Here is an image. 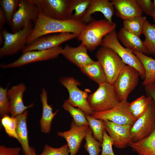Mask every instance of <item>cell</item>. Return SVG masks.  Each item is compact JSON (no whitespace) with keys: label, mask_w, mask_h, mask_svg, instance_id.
<instances>
[{"label":"cell","mask_w":155,"mask_h":155,"mask_svg":"<svg viewBox=\"0 0 155 155\" xmlns=\"http://www.w3.org/2000/svg\"><path fill=\"white\" fill-rule=\"evenodd\" d=\"M96 12L101 13L109 22H113L112 18L115 12V8L108 0H91L87 11L81 21L86 24L89 23L93 20L92 14Z\"/></svg>","instance_id":"obj_20"},{"label":"cell","mask_w":155,"mask_h":155,"mask_svg":"<svg viewBox=\"0 0 155 155\" xmlns=\"http://www.w3.org/2000/svg\"><path fill=\"white\" fill-rule=\"evenodd\" d=\"M116 16L123 20L142 16L143 11L136 0H112Z\"/></svg>","instance_id":"obj_19"},{"label":"cell","mask_w":155,"mask_h":155,"mask_svg":"<svg viewBox=\"0 0 155 155\" xmlns=\"http://www.w3.org/2000/svg\"><path fill=\"white\" fill-rule=\"evenodd\" d=\"M21 148L19 147H6L3 145L0 146V155H19Z\"/></svg>","instance_id":"obj_40"},{"label":"cell","mask_w":155,"mask_h":155,"mask_svg":"<svg viewBox=\"0 0 155 155\" xmlns=\"http://www.w3.org/2000/svg\"><path fill=\"white\" fill-rule=\"evenodd\" d=\"M145 90L147 97H150L155 103V83L145 86Z\"/></svg>","instance_id":"obj_42"},{"label":"cell","mask_w":155,"mask_h":155,"mask_svg":"<svg viewBox=\"0 0 155 155\" xmlns=\"http://www.w3.org/2000/svg\"><path fill=\"white\" fill-rule=\"evenodd\" d=\"M116 26L115 23L110 22L106 19L92 20L86 24L77 38L92 52L101 45L104 38L115 30Z\"/></svg>","instance_id":"obj_2"},{"label":"cell","mask_w":155,"mask_h":155,"mask_svg":"<svg viewBox=\"0 0 155 155\" xmlns=\"http://www.w3.org/2000/svg\"><path fill=\"white\" fill-rule=\"evenodd\" d=\"M40 12L50 18L59 20L71 18V0H31Z\"/></svg>","instance_id":"obj_7"},{"label":"cell","mask_w":155,"mask_h":155,"mask_svg":"<svg viewBox=\"0 0 155 155\" xmlns=\"http://www.w3.org/2000/svg\"><path fill=\"white\" fill-rule=\"evenodd\" d=\"M95 56L102 68L106 82L113 85L126 64L117 53L107 47L101 46Z\"/></svg>","instance_id":"obj_3"},{"label":"cell","mask_w":155,"mask_h":155,"mask_svg":"<svg viewBox=\"0 0 155 155\" xmlns=\"http://www.w3.org/2000/svg\"><path fill=\"white\" fill-rule=\"evenodd\" d=\"M88 126H78L73 120L69 130L57 133L59 136L63 137L66 140L70 150L69 155H76L78 151L89 128Z\"/></svg>","instance_id":"obj_16"},{"label":"cell","mask_w":155,"mask_h":155,"mask_svg":"<svg viewBox=\"0 0 155 155\" xmlns=\"http://www.w3.org/2000/svg\"><path fill=\"white\" fill-rule=\"evenodd\" d=\"M86 24L80 20L72 18L65 20L53 19L40 12L28 38L27 45L41 36L51 33H69L78 36Z\"/></svg>","instance_id":"obj_1"},{"label":"cell","mask_w":155,"mask_h":155,"mask_svg":"<svg viewBox=\"0 0 155 155\" xmlns=\"http://www.w3.org/2000/svg\"><path fill=\"white\" fill-rule=\"evenodd\" d=\"M143 12L152 17L154 11V5L150 0H136Z\"/></svg>","instance_id":"obj_38"},{"label":"cell","mask_w":155,"mask_h":155,"mask_svg":"<svg viewBox=\"0 0 155 155\" xmlns=\"http://www.w3.org/2000/svg\"><path fill=\"white\" fill-rule=\"evenodd\" d=\"M154 55H155V53L154 54Z\"/></svg>","instance_id":"obj_46"},{"label":"cell","mask_w":155,"mask_h":155,"mask_svg":"<svg viewBox=\"0 0 155 155\" xmlns=\"http://www.w3.org/2000/svg\"><path fill=\"white\" fill-rule=\"evenodd\" d=\"M62 49L59 46L45 50L28 51L12 63L1 64L0 66L3 68L17 67L33 62L54 59L61 54Z\"/></svg>","instance_id":"obj_13"},{"label":"cell","mask_w":155,"mask_h":155,"mask_svg":"<svg viewBox=\"0 0 155 155\" xmlns=\"http://www.w3.org/2000/svg\"><path fill=\"white\" fill-rule=\"evenodd\" d=\"M59 81L69 92V98L67 100V101L73 106L82 110L86 114L92 115L94 112L88 102V93L87 91L82 90L78 88V86L80 84V83L71 77L61 78Z\"/></svg>","instance_id":"obj_10"},{"label":"cell","mask_w":155,"mask_h":155,"mask_svg":"<svg viewBox=\"0 0 155 155\" xmlns=\"http://www.w3.org/2000/svg\"><path fill=\"white\" fill-rule=\"evenodd\" d=\"M91 0H71V8L74 13L71 18L81 21L86 13Z\"/></svg>","instance_id":"obj_31"},{"label":"cell","mask_w":155,"mask_h":155,"mask_svg":"<svg viewBox=\"0 0 155 155\" xmlns=\"http://www.w3.org/2000/svg\"><path fill=\"white\" fill-rule=\"evenodd\" d=\"M31 153L30 155H37L36 153L35 150L32 148L31 147Z\"/></svg>","instance_id":"obj_44"},{"label":"cell","mask_w":155,"mask_h":155,"mask_svg":"<svg viewBox=\"0 0 155 155\" xmlns=\"http://www.w3.org/2000/svg\"><path fill=\"white\" fill-rule=\"evenodd\" d=\"M63 108L68 112L73 117L75 124L78 126H89L85 113L79 108H76L70 104L67 100L63 103Z\"/></svg>","instance_id":"obj_29"},{"label":"cell","mask_w":155,"mask_h":155,"mask_svg":"<svg viewBox=\"0 0 155 155\" xmlns=\"http://www.w3.org/2000/svg\"><path fill=\"white\" fill-rule=\"evenodd\" d=\"M40 100L42 105V113L40 121L41 131L44 133H49L53 120L59 110L53 113L52 108L48 103L47 92L44 88L40 94Z\"/></svg>","instance_id":"obj_22"},{"label":"cell","mask_w":155,"mask_h":155,"mask_svg":"<svg viewBox=\"0 0 155 155\" xmlns=\"http://www.w3.org/2000/svg\"><path fill=\"white\" fill-rule=\"evenodd\" d=\"M85 116L90 128L92 131L94 137L102 144L103 131L105 130L103 121L96 119L92 115L86 113Z\"/></svg>","instance_id":"obj_30"},{"label":"cell","mask_w":155,"mask_h":155,"mask_svg":"<svg viewBox=\"0 0 155 155\" xmlns=\"http://www.w3.org/2000/svg\"><path fill=\"white\" fill-rule=\"evenodd\" d=\"M92 133V130L89 128L84 138L86 143L84 147L89 155H99L102 151L100 149L101 143L94 138Z\"/></svg>","instance_id":"obj_33"},{"label":"cell","mask_w":155,"mask_h":155,"mask_svg":"<svg viewBox=\"0 0 155 155\" xmlns=\"http://www.w3.org/2000/svg\"><path fill=\"white\" fill-rule=\"evenodd\" d=\"M155 129V103L152 100L145 113L131 126L130 133L133 142H137L146 138Z\"/></svg>","instance_id":"obj_9"},{"label":"cell","mask_w":155,"mask_h":155,"mask_svg":"<svg viewBox=\"0 0 155 155\" xmlns=\"http://www.w3.org/2000/svg\"><path fill=\"white\" fill-rule=\"evenodd\" d=\"M8 87L5 88H0V115L2 117L10 113V106L7 95Z\"/></svg>","instance_id":"obj_35"},{"label":"cell","mask_w":155,"mask_h":155,"mask_svg":"<svg viewBox=\"0 0 155 155\" xmlns=\"http://www.w3.org/2000/svg\"><path fill=\"white\" fill-rule=\"evenodd\" d=\"M88 104L94 112L108 110L120 102L113 85L105 82L100 85L94 92L88 96Z\"/></svg>","instance_id":"obj_4"},{"label":"cell","mask_w":155,"mask_h":155,"mask_svg":"<svg viewBox=\"0 0 155 155\" xmlns=\"http://www.w3.org/2000/svg\"><path fill=\"white\" fill-rule=\"evenodd\" d=\"M147 99V97L142 95L131 103H129V108L131 113L143 105L146 102Z\"/></svg>","instance_id":"obj_41"},{"label":"cell","mask_w":155,"mask_h":155,"mask_svg":"<svg viewBox=\"0 0 155 155\" xmlns=\"http://www.w3.org/2000/svg\"><path fill=\"white\" fill-rule=\"evenodd\" d=\"M133 53L139 59L145 69V77L142 85L145 86L155 83V59L139 52Z\"/></svg>","instance_id":"obj_24"},{"label":"cell","mask_w":155,"mask_h":155,"mask_svg":"<svg viewBox=\"0 0 155 155\" xmlns=\"http://www.w3.org/2000/svg\"><path fill=\"white\" fill-rule=\"evenodd\" d=\"M103 121L105 130L112 139L113 145L116 147L125 148L133 142L130 133L132 125L117 124L108 120Z\"/></svg>","instance_id":"obj_15"},{"label":"cell","mask_w":155,"mask_h":155,"mask_svg":"<svg viewBox=\"0 0 155 155\" xmlns=\"http://www.w3.org/2000/svg\"><path fill=\"white\" fill-rule=\"evenodd\" d=\"M101 46L108 47L113 50L118 54L126 64L136 69L138 72L141 78L144 80L145 72L142 63L131 51L121 44L118 39L117 33L115 30L104 38Z\"/></svg>","instance_id":"obj_6"},{"label":"cell","mask_w":155,"mask_h":155,"mask_svg":"<svg viewBox=\"0 0 155 155\" xmlns=\"http://www.w3.org/2000/svg\"><path fill=\"white\" fill-rule=\"evenodd\" d=\"M152 100L150 97H147V99L146 102L132 113L133 117L137 119L142 116L147 110Z\"/></svg>","instance_id":"obj_39"},{"label":"cell","mask_w":155,"mask_h":155,"mask_svg":"<svg viewBox=\"0 0 155 155\" xmlns=\"http://www.w3.org/2000/svg\"><path fill=\"white\" fill-rule=\"evenodd\" d=\"M70 150L67 144L59 148H54L46 144L39 155H69Z\"/></svg>","instance_id":"obj_36"},{"label":"cell","mask_w":155,"mask_h":155,"mask_svg":"<svg viewBox=\"0 0 155 155\" xmlns=\"http://www.w3.org/2000/svg\"><path fill=\"white\" fill-rule=\"evenodd\" d=\"M139 76L137 71L130 66L126 65L122 70L113 85L120 101L127 100L137 85Z\"/></svg>","instance_id":"obj_8"},{"label":"cell","mask_w":155,"mask_h":155,"mask_svg":"<svg viewBox=\"0 0 155 155\" xmlns=\"http://www.w3.org/2000/svg\"><path fill=\"white\" fill-rule=\"evenodd\" d=\"M28 112L26 110L22 114L16 117L17 125L16 132L17 140L20 144L25 155H30L31 147L29 145L27 125Z\"/></svg>","instance_id":"obj_23"},{"label":"cell","mask_w":155,"mask_h":155,"mask_svg":"<svg viewBox=\"0 0 155 155\" xmlns=\"http://www.w3.org/2000/svg\"><path fill=\"white\" fill-rule=\"evenodd\" d=\"M128 146L138 155H155V129L148 137Z\"/></svg>","instance_id":"obj_25"},{"label":"cell","mask_w":155,"mask_h":155,"mask_svg":"<svg viewBox=\"0 0 155 155\" xmlns=\"http://www.w3.org/2000/svg\"><path fill=\"white\" fill-rule=\"evenodd\" d=\"M26 90L25 84L21 83L12 86L7 90L11 116L16 117L23 113L27 109L33 106L32 103L28 106H25L24 103L23 97Z\"/></svg>","instance_id":"obj_17"},{"label":"cell","mask_w":155,"mask_h":155,"mask_svg":"<svg viewBox=\"0 0 155 155\" xmlns=\"http://www.w3.org/2000/svg\"><path fill=\"white\" fill-rule=\"evenodd\" d=\"M40 13L38 7L31 0H20L10 26L12 32L21 30L30 22L35 23Z\"/></svg>","instance_id":"obj_12"},{"label":"cell","mask_w":155,"mask_h":155,"mask_svg":"<svg viewBox=\"0 0 155 155\" xmlns=\"http://www.w3.org/2000/svg\"><path fill=\"white\" fill-rule=\"evenodd\" d=\"M33 28L32 22H30L23 29L15 33H9L5 29L0 31L4 38L3 45L0 49V58L14 55L24 50Z\"/></svg>","instance_id":"obj_5"},{"label":"cell","mask_w":155,"mask_h":155,"mask_svg":"<svg viewBox=\"0 0 155 155\" xmlns=\"http://www.w3.org/2000/svg\"><path fill=\"white\" fill-rule=\"evenodd\" d=\"M142 34L145 37L144 42L149 54L154 55L155 53V24H152L146 20Z\"/></svg>","instance_id":"obj_27"},{"label":"cell","mask_w":155,"mask_h":155,"mask_svg":"<svg viewBox=\"0 0 155 155\" xmlns=\"http://www.w3.org/2000/svg\"><path fill=\"white\" fill-rule=\"evenodd\" d=\"M129 103L127 100L120 101L114 107L106 111L94 112L92 116L96 119L108 120L117 124L132 125L137 119L129 110Z\"/></svg>","instance_id":"obj_11"},{"label":"cell","mask_w":155,"mask_h":155,"mask_svg":"<svg viewBox=\"0 0 155 155\" xmlns=\"http://www.w3.org/2000/svg\"><path fill=\"white\" fill-rule=\"evenodd\" d=\"M154 5L155 9H154V13L152 17L153 19V21L155 22V0H154Z\"/></svg>","instance_id":"obj_45"},{"label":"cell","mask_w":155,"mask_h":155,"mask_svg":"<svg viewBox=\"0 0 155 155\" xmlns=\"http://www.w3.org/2000/svg\"><path fill=\"white\" fill-rule=\"evenodd\" d=\"M1 123L7 135L10 137L17 139L18 137L16 132L17 119L16 117H10L8 115H5L1 118Z\"/></svg>","instance_id":"obj_34"},{"label":"cell","mask_w":155,"mask_h":155,"mask_svg":"<svg viewBox=\"0 0 155 155\" xmlns=\"http://www.w3.org/2000/svg\"><path fill=\"white\" fill-rule=\"evenodd\" d=\"M85 75L98 85L106 82L105 76L101 65L98 60L87 64L80 69Z\"/></svg>","instance_id":"obj_26"},{"label":"cell","mask_w":155,"mask_h":155,"mask_svg":"<svg viewBox=\"0 0 155 155\" xmlns=\"http://www.w3.org/2000/svg\"><path fill=\"white\" fill-rule=\"evenodd\" d=\"M118 39L126 48L133 51H138L145 55H150L144 41L140 37L121 28L117 33Z\"/></svg>","instance_id":"obj_21"},{"label":"cell","mask_w":155,"mask_h":155,"mask_svg":"<svg viewBox=\"0 0 155 155\" xmlns=\"http://www.w3.org/2000/svg\"><path fill=\"white\" fill-rule=\"evenodd\" d=\"M88 50L82 43L76 47L67 45L62 48L61 54L80 69L94 61L88 55Z\"/></svg>","instance_id":"obj_18"},{"label":"cell","mask_w":155,"mask_h":155,"mask_svg":"<svg viewBox=\"0 0 155 155\" xmlns=\"http://www.w3.org/2000/svg\"><path fill=\"white\" fill-rule=\"evenodd\" d=\"M6 23V19L3 11L2 9L0 8V30L2 31L5 24Z\"/></svg>","instance_id":"obj_43"},{"label":"cell","mask_w":155,"mask_h":155,"mask_svg":"<svg viewBox=\"0 0 155 155\" xmlns=\"http://www.w3.org/2000/svg\"><path fill=\"white\" fill-rule=\"evenodd\" d=\"M147 17L137 16L123 20V28L130 32L140 37L142 34L144 23Z\"/></svg>","instance_id":"obj_28"},{"label":"cell","mask_w":155,"mask_h":155,"mask_svg":"<svg viewBox=\"0 0 155 155\" xmlns=\"http://www.w3.org/2000/svg\"><path fill=\"white\" fill-rule=\"evenodd\" d=\"M113 141L104 130L103 133V137L101 144L102 152L100 155H115L112 148Z\"/></svg>","instance_id":"obj_37"},{"label":"cell","mask_w":155,"mask_h":155,"mask_svg":"<svg viewBox=\"0 0 155 155\" xmlns=\"http://www.w3.org/2000/svg\"><path fill=\"white\" fill-rule=\"evenodd\" d=\"M77 36L69 33H61L51 35H45L36 39L26 46L22 51L44 50L58 46L64 42L77 38Z\"/></svg>","instance_id":"obj_14"},{"label":"cell","mask_w":155,"mask_h":155,"mask_svg":"<svg viewBox=\"0 0 155 155\" xmlns=\"http://www.w3.org/2000/svg\"><path fill=\"white\" fill-rule=\"evenodd\" d=\"M20 0H1L0 4L3 11L6 22L11 26L13 17L17 10Z\"/></svg>","instance_id":"obj_32"}]
</instances>
